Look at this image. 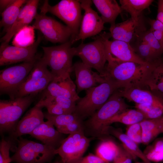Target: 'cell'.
Wrapping results in <instances>:
<instances>
[{
  "mask_svg": "<svg viewBox=\"0 0 163 163\" xmlns=\"http://www.w3.org/2000/svg\"><path fill=\"white\" fill-rule=\"evenodd\" d=\"M160 59L147 64L132 62H122L107 58L102 76L109 78L120 84L122 88H147V83Z\"/></svg>",
  "mask_w": 163,
  "mask_h": 163,
  "instance_id": "6da1fadb",
  "label": "cell"
},
{
  "mask_svg": "<svg viewBox=\"0 0 163 163\" xmlns=\"http://www.w3.org/2000/svg\"><path fill=\"white\" fill-rule=\"evenodd\" d=\"M128 105L121 96L119 89L115 91L107 101L86 121L84 131L92 138L103 139L108 135V121L112 118L128 109Z\"/></svg>",
  "mask_w": 163,
  "mask_h": 163,
  "instance_id": "7a4b0ae2",
  "label": "cell"
},
{
  "mask_svg": "<svg viewBox=\"0 0 163 163\" xmlns=\"http://www.w3.org/2000/svg\"><path fill=\"white\" fill-rule=\"evenodd\" d=\"M106 81L86 91L85 97L77 102L74 113L84 120L91 116L117 90L122 88L120 85L107 78Z\"/></svg>",
  "mask_w": 163,
  "mask_h": 163,
  "instance_id": "3957f363",
  "label": "cell"
},
{
  "mask_svg": "<svg viewBox=\"0 0 163 163\" xmlns=\"http://www.w3.org/2000/svg\"><path fill=\"white\" fill-rule=\"evenodd\" d=\"M72 40L55 46H42L43 51L42 58L55 78L70 76L73 71L72 59L75 56L74 47Z\"/></svg>",
  "mask_w": 163,
  "mask_h": 163,
  "instance_id": "277c9868",
  "label": "cell"
},
{
  "mask_svg": "<svg viewBox=\"0 0 163 163\" xmlns=\"http://www.w3.org/2000/svg\"><path fill=\"white\" fill-rule=\"evenodd\" d=\"M56 149L20 137L15 153L11 157L15 163H50L57 154Z\"/></svg>",
  "mask_w": 163,
  "mask_h": 163,
  "instance_id": "5b68a950",
  "label": "cell"
},
{
  "mask_svg": "<svg viewBox=\"0 0 163 163\" xmlns=\"http://www.w3.org/2000/svg\"><path fill=\"white\" fill-rule=\"evenodd\" d=\"M110 37V33L104 32L94 41L86 43L82 42L74 47L75 56L79 57L86 65L96 69L101 76L107 61L105 41Z\"/></svg>",
  "mask_w": 163,
  "mask_h": 163,
  "instance_id": "8992f818",
  "label": "cell"
},
{
  "mask_svg": "<svg viewBox=\"0 0 163 163\" xmlns=\"http://www.w3.org/2000/svg\"><path fill=\"white\" fill-rule=\"evenodd\" d=\"M37 95L0 101V132L1 136L14 130L21 116L30 106Z\"/></svg>",
  "mask_w": 163,
  "mask_h": 163,
  "instance_id": "52a82bcc",
  "label": "cell"
},
{
  "mask_svg": "<svg viewBox=\"0 0 163 163\" xmlns=\"http://www.w3.org/2000/svg\"><path fill=\"white\" fill-rule=\"evenodd\" d=\"M79 0H62L53 6L45 1L40 12H50L63 21L72 30V42L78 35L83 16Z\"/></svg>",
  "mask_w": 163,
  "mask_h": 163,
  "instance_id": "ba28073f",
  "label": "cell"
},
{
  "mask_svg": "<svg viewBox=\"0 0 163 163\" xmlns=\"http://www.w3.org/2000/svg\"><path fill=\"white\" fill-rule=\"evenodd\" d=\"M54 79V76L48 69L44 59L40 57L18 88L15 98L37 95L45 89Z\"/></svg>",
  "mask_w": 163,
  "mask_h": 163,
  "instance_id": "9c48e42d",
  "label": "cell"
},
{
  "mask_svg": "<svg viewBox=\"0 0 163 163\" xmlns=\"http://www.w3.org/2000/svg\"><path fill=\"white\" fill-rule=\"evenodd\" d=\"M39 57L32 61L23 62L1 70L0 95L7 94L9 97L10 99H14L18 88L29 74Z\"/></svg>",
  "mask_w": 163,
  "mask_h": 163,
  "instance_id": "30bf717a",
  "label": "cell"
},
{
  "mask_svg": "<svg viewBox=\"0 0 163 163\" xmlns=\"http://www.w3.org/2000/svg\"><path fill=\"white\" fill-rule=\"evenodd\" d=\"M46 14L40 12L37 14L32 26L34 29L40 31L52 43L62 44L69 41L72 35L71 29Z\"/></svg>",
  "mask_w": 163,
  "mask_h": 163,
  "instance_id": "8fae6325",
  "label": "cell"
},
{
  "mask_svg": "<svg viewBox=\"0 0 163 163\" xmlns=\"http://www.w3.org/2000/svg\"><path fill=\"white\" fill-rule=\"evenodd\" d=\"M94 138L86 136L84 131L70 134L56 149L62 163H74L83 156Z\"/></svg>",
  "mask_w": 163,
  "mask_h": 163,
  "instance_id": "7c38bea8",
  "label": "cell"
},
{
  "mask_svg": "<svg viewBox=\"0 0 163 163\" xmlns=\"http://www.w3.org/2000/svg\"><path fill=\"white\" fill-rule=\"evenodd\" d=\"M43 36L39 32L34 43L26 47L1 44L0 66H2L20 62L32 61L39 56L36 54L37 48Z\"/></svg>",
  "mask_w": 163,
  "mask_h": 163,
  "instance_id": "4fadbf2b",
  "label": "cell"
},
{
  "mask_svg": "<svg viewBox=\"0 0 163 163\" xmlns=\"http://www.w3.org/2000/svg\"><path fill=\"white\" fill-rule=\"evenodd\" d=\"M82 9L85 11L78 34L72 41L73 44L80 40L99 34L104 28V22L97 12L91 7L92 0H79Z\"/></svg>",
  "mask_w": 163,
  "mask_h": 163,
  "instance_id": "5bb4252c",
  "label": "cell"
},
{
  "mask_svg": "<svg viewBox=\"0 0 163 163\" xmlns=\"http://www.w3.org/2000/svg\"><path fill=\"white\" fill-rule=\"evenodd\" d=\"M42 108L36 104L19 121L14 130L7 139L11 143V151H15L17 140L20 137L25 134L29 135L44 122V114Z\"/></svg>",
  "mask_w": 163,
  "mask_h": 163,
  "instance_id": "9a60e30c",
  "label": "cell"
},
{
  "mask_svg": "<svg viewBox=\"0 0 163 163\" xmlns=\"http://www.w3.org/2000/svg\"><path fill=\"white\" fill-rule=\"evenodd\" d=\"M106 40L107 58L122 62H132L142 64L148 63L145 62L136 54L130 43L119 40Z\"/></svg>",
  "mask_w": 163,
  "mask_h": 163,
  "instance_id": "2e32d148",
  "label": "cell"
},
{
  "mask_svg": "<svg viewBox=\"0 0 163 163\" xmlns=\"http://www.w3.org/2000/svg\"><path fill=\"white\" fill-rule=\"evenodd\" d=\"M39 1L29 0L23 5L15 22L10 29L1 38V44L8 45L13 36L21 29L28 26L35 19Z\"/></svg>",
  "mask_w": 163,
  "mask_h": 163,
  "instance_id": "e0dca14e",
  "label": "cell"
},
{
  "mask_svg": "<svg viewBox=\"0 0 163 163\" xmlns=\"http://www.w3.org/2000/svg\"><path fill=\"white\" fill-rule=\"evenodd\" d=\"M76 79L75 85L78 94L84 90H86L105 82L106 80L97 72L82 62H76L73 65Z\"/></svg>",
  "mask_w": 163,
  "mask_h": 163,
  "instance_id": "ac0fdd59",
  "label": "cell"
},
{
  "mask_svg": "<svg viewBox=\"0 0 163 163\" xmlns=\"http://www.w3.org/2000/svg\"><path fill=\"white\" fill-rule=\"evenodd\" d=\"M123 97L136 104H150L163 108V94L145 88L129 87L119 89Z\"/></svg>",
  "mask_w": 163,
  "mask_h": 163,
  "instance_id": "d6986e66",
  "label": "cell"
},
{
  "mask_svg": "<svg viewBox=\"0 0 163 163\" xmlns=\"http://www.w3.org/2000/svg\"><path fill=\"white\" fill-rule=\"evenodd\" d=\"M42 93L40 99L62 96L77 102L80 98L77 93L76 85L70 76L54 79Z\"/></svg>",
  "mask_w": 163,
  "mask_h": 163,
  "instance_id": "ffe728a7",
  "label": "cell"
},
{
  "mask_svg": "<svg viewBox=\"0 0 163 163\" xmlns=\"http://www.w3.org/2000/svg\"><path fill=\"white\" fill-rule=\"evenodd\" d=\"M141 21L137 22L131 17L123 22L110 25V34L113 40L130 43L136 37H139L143 32L141 28Z\"/></svg>",
  "mask_w": 163,
  "mask_h": 163,
  "instance_id": "44dd1931",
  "label": "cell"
},
{
  "mask_svg": "<svg viewBox=\"0 0 163 163\" xmlns=\"http://www.w3.org/2000/svg\"><path fill=\"white\" fill-rule=\"evenodd\" d=\"M53 123L47 120L37 127L30 135L42 144L57 149L65 139L62 134L54 128Z\"/></svg>",
  "mask_w": 163,
  "mask_h": 163,
  "instance_id": "7402d4cb",
  "label": "cell"
},
{
  "mask_svg": "<svg viewBox=\"0 0 163 163\" xmlns=\"http://www.w3.org/2000/svg\"><path fill=\"white\" fill-rule=\"evenodd\" d=\"M92 2L101 14L105 23L110 25L115 24L116 19L122 12L120 6L115 0H93Z\"/></svg>",
  "mask_w": 163,
  "mask_h": 163,
  "instance_id": "603a6c76",
  "label": "cell"
},
{
  "mask_svg": "<svg viewBox=\"0 0 163 163\" xmlns=\"http://www.w3.org/2000/svg\"><path fill=\"white\" fill-rule=\"evenodd\" d=\"M26 0H14L2 13L0 27L6 33L10 29L16 20L22 8L27 2Z\"/></svg>",
  "mask_w": 163,
  "mask_h": 163,
  "instance_id": "cb8c5ba5",
  "label": "cell"
},
{
  "mask_svg": "<svg viewBox=\"0 0 163 163\" xmlns=\"http://www.w3.org/2000/svg\"><path fill=\"white\" fill-rule=\"evenodd\" d=\"M154 1L152 0H120L122 11L129 13L131 18L137 22L141 21L142 11L149 7Z\"/></svg>",
  "mask_w": 163,
  "mask_h": 163,
  "instance_id": "d4e9b609",
  "label": "cell"
},
{
  "mask_svg": "<svg viewBox=\"0 0 163 163\" xmlns=\"http://www.w3.org/2000/svg\"><path fill=\"white\" fill-rule=\"evenodd\" d=\"M108 134H111L117 138L121 142L122 145L136 158H140L144 163H152L147 158L138 144L129 138L125 134L122 133L118 129L111 128L110 126L108 127Z\"/></svg>",
  "mask_w": 163,
  "mask_h": 163,
  "instance_id": "484cf974",
  "label": "cell"
},
{
  "mask_svg": "<svg viewBox=\"0 0 163 163\" xmlns=\"http://www.w3.org/2000/svg\"><path fill=\"white\" fill-rule=\"evenodd\" d=\"M161 118L145 120L140 123L142 129V143L148 144L161 133L160 128Z\"/></svg>",
  "mask_w": 163,
  "mask_h": 163,
  "instance_id": "4316f807",
  "label": "cell"
},
{
  "mask_svg": "<svg viewBox=\"0 0 163 163\" xmlns=\"http://www.w3.org/2000/svg\"><path fill=\"white\" fill-rule=\"evenodd\" d=\"M145 120L144 115L139 110L128 109L112 118L107 124L109 126L112 123H119L129 126L140 123Z\"/></svg>",
  "mask_w": 163,
  "mask_h": 163,
  "instance_id": "83f0119b",
  "label": "cell"
},
{
  "mask_svg": "<svg viewBox=\"0 0 163 163\" xmlns=\"http://www.w3.org/2000/svg\"><path fill=\"white\" fill-rule=\"evenodd\" d=\"M118 145L110 140H104L99 144L96 150V154L110 163L113 162L119 150Z\"/></svg>",
  "mask_w": 163,
  "mask_h": 163,
  "instance_id": "f1b7e54d",
  "label": "cell"
},
{
  "mask_svg": "<svg viewBox=\"0 0 163 163\" xmlns=\"http://www.w3.org/2000/svg\"><path fill=\"white\" fill-rule=\"evenodd\" d=\"M147 88L163 94V60L161 58L153 70L147 83Z\"/></svg>",
  "mask_w": 163,
  "mask_h": 163,
  "instance_id": "f546056e",
  "label": "cell"
},
{
  "mask_svg": "<svg viewBox=\"0 0 163 163\" xmlns=\"http://www.w3.org/2000/svg\"><path fill=\"white\" fill-rule=\"evenodd\" d=\"M34 29L32 26H27L21 29L15 35L12 43L15 46L26 47L30 46L34 41Z\"/></svg>",
  "mask_w": 163,
  "mask_h": 163,
  "instance_id": "4dcf8cb0",
  "label": "cell"
},
{
  "mask_svg": "<svg viewBox=\"0 0 163 163\" xmlns=\"http://www.w3.org/2000/svg\"><path fill=\"white\" fill-rule=\"evenodd\" d=\"M147 158L151 162L163 161V139L156 140L143 152Z\"/></svg>",
  "mask_w": 163,
  "mask_h": 163,
  "instance_id": "1f68e13d",
  "label": "cell"
},
{
  "mask_svg": "<svg viewBox=\"0 0 163 163\" xmlns=\"http://www.w3.org/2000/svg\"><path fill=\"white\" fill-rule=\"evenodd\" d=\"M44 118L51 121L56 128L66 125L77 121L83 120L74 113L54 115L44 113Z\"/></svg>",
  "mask_w": 163,
  "mask_h": 163,
  "instance_id": "d6a6232c",
  "label": "cell"
},
{
  "mask_svg": "<svg viewBox=\"0 0 163 163\" xmlns=\"http://www.w3.org/2000/svg\"><path fill=\"white\" fill-rule=\"evenodd\" d=\"M139 38L140 40L137 45L136 50H134L138 56L145 62L148 63H153L160 59L156 57L147 43Z\"/></svg>",
  "mask_w": 163,
  "mask_h": 163,
  "instance_id": "836d02e7",
  "label": "cell"
},
{
  "mask_svg": "<svg viewBox=\"0 0 163 163\" xmlns=\"http://www.w3.org/2000/svg\"><path fill=\"white\" fill-rule=\"evenodd\" d=\"M149 46L158 59L161 58L163 53V47L150 30L143 32L139 37Z\"/></svg>",
  "mask_w": 163,
  "mask_h": 163,
  "instance_id": "e575fe53",
  "label": "cell"
},
{
  "mask_svg": "<svg viewBox=\"0 0 163 163\" xmlns=\"http://www.w3.org/2000/svg\"><path fill=\"white\" fill-rule=\"evenodd\" d=\"M135 107L141 111L146 120L152 119L163 116V108L154 105L136 104Z\"/></svg>",
  "mask_w": 163,
  "mask_h": 163,
  "instance_id": "d590c367",
  "label": "cell"
},
{
  "mask_svg": "<svg viewBox=\"0 0 163 163\" xmlns=\"http://www.w3.org/2000/svg\"><path fill=\"white\" fill-rule=\"evenodd\" d=\"M43 98L55 102L70 113L75 112L77 102L71 99L62 96L47 97L41 99Z\"/></svg>",
  "mask_w": 163,
  "mask_h": 163,
  "instance_id": "8d00e7d4",
  "label": "cell"
},
{
  "mask_svg": "<svg viewBox=\"0 0 163 163\" xmlns=\"http://www.w3.org/2000/svg\"><path fill=\"white\" fill-rule=\"evenodd\" d=\"M56 129L62 134L69 135L84 131V121L82 120L77 121L66 125L56 128Z\"/></svg>",
  "mask_w": 163,
  "mask_h": 163,
  "instance_id": "74e56055",
  "label": "cell"
},
{
  "mask_svg": "<svg viewBox=\"0 0 163 163\" xmlns=\"http://www.w3.org/2000/svg\"><path fill=\"white\" fill-rule=\"evenodd\" d=\"M125 134L137 144L142 143V129L140 123L128 126Z\"/></svg>",
  "mask_w": 163,
  "mask_h": 163,
  "instance_id": "f35d334b",
  "label": "cell"
},
{
  "mask_svg": "<svg viewBox=\"0 0 163 163\" xmlns=\"http://www.w3.org/2000/svg\"><path fill=\"white\" fill-rule=\"evenodd\" d=\"M136 158L123 145L119 146L118 152L114 158L113 163H132Z\"/></svg>",
  "mask_w": 163,
  "mask_h": 163,
  "instance_id": "ab89813d",
  "label": "cell"
},
{
  "mask_svg": "<svg viewBox=\"0 0 163 163\" xmlns=\"http://www.w3.org/2000/svg\"><path fill=\"white\" fill-rule=\"evenodd\" d=\"M74 163H109L95 155L90 153L85 157H82Z\"/></svg>",
  "mask_w": 163,
  "mask_h": 163,
  "instance_id": "60d3db41",
  "label": "cell"
},
{
  "mask_svg": "<svg viewBox=\"0 0 163 163\" xmlns=\"http://www.w3.org/2000/svg\"><path fill=\"white\" fill-rule=\"evenodd\" d=\"M149 22L151 26L150 30H158L163 33V23L157 19H150Z\"/></svg>",
  "mask_w": 163,
  "mask_h": 163,
  "instance_id": "b9f144b4",
  "label": "cell"
},
{
  "mask_svg": "<svg viewBox=\"0 0 163 163\" xmlns=\"http://www.w3.org/2000/svg\"><path fill=\"white\" fill-rule=\"evenodd\" d=\"M156 19L163 23V0H159L158 1Z\"/></svg>",
  "mask_w": 163,
  "mask_h": 163,
  "instance_id": "7bdbcfd3",
  "label": "cell"
},
{
  "mask_svg": "<svg viewBox=\"0 0 163 163\" xmlns=\"http://www.w3.org/2000/svg\"><path fill=\"white\" fill-rule=\"evenodd\" d=\"M14 1V0H0V8L1 12L2 13Z\"/></svg>",
  "mask_w": 163,
  "mask_h": 163,
  "instance_id": "ee69618b",
  "label": "cell"
},
{
  "mask_svg": "<svg viewBox=\"0 0 163 163\" xmlns=\"http://www.w3.org/2000/svg\"><path fill=\"white\" fill-rule=\"evenodd\" d=\"M151 31L155 38L163 47V33L157 30Z\"/></svg>",
  "mask_w": 163,
  "mask_h": 163,
  "instance_id": "f6af8a7d",
  "label": "cell"
},
{
  "mask_svg": "<svg viewBox=\"0 0 163 163\" xmlns=\"http://www.w3.org/2000/svg\"><path fill=\"white\" fill-rule=\"evenodd\" d=\"M160 128L161 133H163V116L161 118Z\"/></svg>",
  "mask_w": 163,
  "mask_h": 163,
  "instance_id": "bcb514c9",
  "label": "cell"
},
{
  "mask_svg": "<svg viewBox=\"0 0 163 163\" xmlns=\"http://www.w3.org/2000/svg\"><path fill=\"white\" fill-rule=\"evenodd\" d=\"M61 159L56 160L55 161L52 162V163H60Z\"/></svg>",
  "mask_w": 163,
  "mask_h": 163,
  "instance_id": "7dc6e473",
  "label": "cell"
},
{
  "mask_svg": "<svg viewBox=\"0 0 163 163\" xmlns=\"http://www.w3.org/2000/svg\"><path fill=\"white\" fill-rule=\"evenodd\" d=\"M135 163H144V162L142 163V162H136Z\"/></svg>",
  "mask_w": 163,
  "mask_h": 163,
  "instance_id": "c3c4849f",
  "label": "cell"
},
{
  "mask_svg": "<svg viewBox=\"0 0 163 163\" xmlns=\"http://www.w3.org/2000/svg\"><path fill=\"white\" fill-rule=\"evenodd\" d=\"M60 163H62V161H61V162H60Z\"/></svg>",
  "mask_w": 163,
  "mask_h": 163,
  "instance_id": "681fc988",
  "label": "cell"
}]
</instances>
